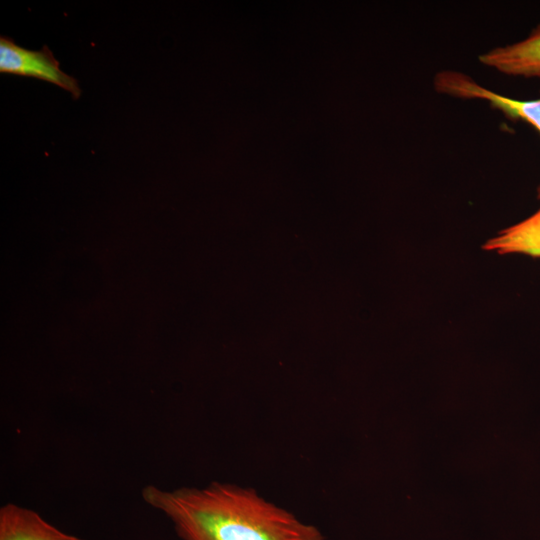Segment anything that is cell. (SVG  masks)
Here are the masks:
<instances>
[{"mask_svg":"<svg viewBox=\"0 0 540 540\" xmlns=\"http://www.w3.org/2000/svg\"><path fill=\"white\" fill-rule=\"evenodd\" d=\"M141 497L182 540H325L318 528L251 488L221 482L172 490L146 485Z\"/></svg>","mask_w":540,"mask_h":540,"instance_id":"cell-1","label":"cell"},{"mask_svg":"<svg viewBox=\"0 0 540 540\" xmlns=\"http://www.w3.org/2000/svg\"><path fill=\"white\" fill-rule=\"evenodd\" d=\"M434 86L438 92L453 97L484 100L506 117L525 121L540 133V97L531 100L510 98L482 86L464 73L453 70L439 72L434 78ZM537 195L540 200V186Z\"/></svg>","mask_w":540,"mask_h":540,"instance_id":"cell-2","label":"cell"},{"mask_svg":"<svg viewBox=\"0 0 540 540\" xmlns=\"http://www.w3.org/2000/svg\"><path fill=\"white\" fill-rule=\"evenodd\" d=\"M0 72L50 82L71 93L74 99L81 95L78 81L61 70L58 60L46 45L35 51L17 45L9 37L1 36Z\"/></svg>","mask_w":540,"mask_h":540,"instance_id":"cell-3","label":"cell"},{"mask_svg":"<svg viewBox=\"0 0 540 540\" xmlns=\"http://www.w3.org/2000/svg\"><path fill=\"white\" fill-rule=\"evenodd\" d=\"M479 61L505 75L540 78V24L523 40L481 54Z\"/></svg>","mask_w":540,"mask_h":540,"instance_id":"cell-4","label":"cell"},{"mask_svg":"<svg viewBox=\"0 0 540 540\" xmlns=\"http://www.w3.org/2000/svg\"><path fill=\"white\" fill-rule=\"evenodd\" d=\"M0 540L85 539L60 530L32 509L6 503L0 508Z\"/></svg>","mask_w":540,"mask_h":540,"instance_id":"cell-5","label":"cell"},{"mask_svg":"<svg viewBox=\"0 0 540 540\" xmlns=\"http://www.w3.org/2000/svg\"><path fill=\"white\" fill-rule=\"evenodd\" d=\"M483 248L498 254L540 257V209L527 219L500 231Z\"/></svg>","mask_w":540,"mask_h":540,"instance_id":"cell-6","label":"cell"}]
</instances>
